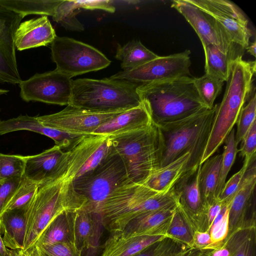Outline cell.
<instances>
[{"mask_svg":"<svg viewBox=\"0 0 256 256\" xmlns=\"http://www.w3.org/2000/svg\"><path fill=\"white\" fill-rule=\"evenodd\" d=\"M230 256H256V227L240 229L226 240Z\"/></svg>","mask_w":256,"mask_h":256,"instance_id":"cell-32","label":"cell"},{"mask_svg":"<svg viewBox=\"0 0 256 256\" xmlns=\"http://www.w3.org/2000/svg\"><path fill=\"white\" fill-rule=\"evenodd\" d=\"M24 156L0 154V181L24 176Z\"/></svg>","mask_w":256,"mask_h":256,"instance_id":"cell-40","label":"cell"},{"mask_svg":"<svg viewBox=\"0 0 256 256\" xmlns=\"http://www.w3.org/2000/svg\"><path fill=\"white\" fill-rule=\"evenodd\" d=\"M194 230L178 204L166 231V236L193 247Z\"/></svg>","mask_w":256,"mask_h":256,"instance_id":"cell-34","label":"cell"},{"mask_svg":"<svg viewBox=\"0 0 256 256\" xmlns=\"http://www.w3.org/2000/svg\"><path fill=\"white\" fill-rule=\"evenodd\" d=\"M80 8L94 10H100L113 13L116 8L114 1L108 0H76Z\"/></svg>","mask_w":256,"mask_h":256,"instance_id":"cell-47","label":"cell"},{"mask_svg":"<svg viewBox=\"0 0 256 256\" xmlns=\"http://www.w3.org/2000/svg\"><path fill=\"white\" fill-rule=\"evenodd\" d=\"M37 248L40 256H82V252L73 244L58 243Z\"/></svg>","mask_w":256,"mask_h":256,"instance_id":"cell-44","label":"cell"},{"mask_svg":"<svg viewBox=\"0 0 256 256\" xmlns=\"http://www.w3.org/2000/svg\"><path fill=\"white\" fill-rule=\"evenodd\" d=\"M176 208L140 214L129 221L121 231L110 234L124 238L137 236H166V231Z\"/></svg>","mask_w":256,"mask_h":256,"instance_id":"cell-20","label":"cell"},{"mask_svg":"<svg viewBox=\"0 0 256 256\" xmlns=\"http://www.w3.org/2000/svg\"><path fill=\"white\" fill-rule=\"evenodd\" d=\"M230 204H222V208L214 220L208 232L212 246L211 249L215 250L223 246L226 238L228 230V212Z\"/></svg>","mask_w":256,"mask_h":256,"instance_id":"cell-38","label":"cell"},{"mask_svg":"<svg viewBox=\"0 0 256 256\" xmlns=\"http://www.w3.org/2000/svg\"><path fill=\"white\" fill-rule=\"evenodd\" d=\"M222 154L212 156L202 164L198 176V187L204 204L208 205L217 198L216 190L219 180Z\"/></svg>","mask_w":256,"mask_h":256,"instance_id":"cell-28","label":"cell"},{"mask_svg":"<svg viewBox=\"0 0 256 256\" xmlns=\"http://www.w3.org/2000/svg\"><path fill=\"white\" fill-rule=\"evenodd\" d=\"M251 160H244L242 166L240 170L231 176L227 182H226L224 187L218 198L222 204H228L231 203Z\"/></svg>","mask_w":256,"mask_h":256,"instance_id":"cell-43","label":"cell"},{"mask_svg":"<svg viewBox=\"0 0 256 256\" xmlns=\"http://www.w3.org/2000/svg\"><path fill=\"white\" fill-rule=\"evenodd\" d=\"M110 137L132 183L143 184L159 168L160 133L158 126L152 122L146 128Z\"/></svg>","mask_w":256,"mask_h":256,"instance_id":"cell-7","label":"cell"},{"mask_svg":"<svg viewBox=\"0 0 256 256\" xmlns=\"http://www.w3.org/2000/svg\"><path fill=\"white\" fill-rule=\"evenodd\" d=\"M56 70L71 78L108 67L111 62L95 48L68 37L56 36L51 43Z\"/></svg>","mask_w":256,"mask_h":256,"instance_id":"cell-9","label":"cell"},{"mask_svg":"<svg viewBox=\"0 0 256 256\" xmlns=\"http://www.w3.org/2000/svg\"><path fill=\"white\" fill-rule=\"evenodd\" d=\"M134 256H196V254L188 245L165 236Z\"/></svg>","mask_w":256,"mask_h":256,"instance_id":"cell-33","label":"cell"},{"mask_svg":"<svg viewBox=\"0 0 256 256\" xmlns=\"http://www.w3.org/2000/svg\"><path fill=\"white\" fill-rule=\"evenodd\" d=\"M190 54L189 50H186L179 53L159 56L136 68L120 71L108 78L141 84L190 77Z\"/></svg>","mask_w":256,"mask_h":256,"instance_id":"cell-11","label":"cell"},{"mask_svg":"<svg viewBox=\"0 0 256 256\" xmlns=\"http://www.w3.org/2000/svg\"><path fill=\"white\" fill-rule=\"evenodd\" d=\"M26 130L46 136L54 140L56 145L70 148L84 135L68 133L44 125L38 116H20L4 120H0V135L17 130Z\"/></svg>","mask_w":256,"mask_h":256,"instance_id":"cell-19","label":"cell"},{"mask_svg":"<svg viewBox=\"0 0 256 256\" xmlns=\"http://www.w3.org/2000/svg\"><path fill=\"white\" fill-rule=\"evenodd\" d=\"M187 152L167 166L154 172L143 184L159 193L168 192L184 172L190 158Z\"/></svg>","mask_w":256,"mask_h":256,"instance_id":"cell-27","label":"cell"},{"mask_svg":"<svg viewBox=\"0 0 256 256\" xmlns=\"http://www.w3.org/2000/svg\"><path fill=\"white\" fill-rule=\"evenodd\" d=\"M140 84L108 78L73 80L69 104L99 112L126 110L142 104L136 90Z\"/></svg>","mask_w":256,"mask_h":256,"instance_id":"cell-6","label":"cell"},{"mask_svg":"<svg viewBox=\"0 0 256 256\" xmlns=\"http://www.w3.org/2000/svg\"><path fill=\"white\" fill-rule=\"evenodd\" d=\"M73 80L56 69L36 74L19 84L20 96L24 101L48 104H69Z\"/></svg>","mask_w":256,"mask_h":256,"instance_id":"cell-12","label":"cell"},{"mask_svg":"<svg viewBox=\"0 0 256 256\" xmlns=\"http://www.w3.org/2000/svg\"><path fill=\"white\" fill-rule=\"evenodd\" d=\"M112 149L110 136L84 135L65 152L58 180L72 183L97 166Z\"/></svg>","mask_w":256,"mask_h":256,"instance_id":"cell-10","label":"cell"},{"mask_svg":"<svg viewBox=\"0 0 256 256\" xmlns=\"http://www.w3.org/2000/svg\"><path fill=\"white\" fill-rule=\"evenodd\" d=\"M165 236H137L122 238L110 234L100 256H134Z\"/></svg>","mask_w":256,"mask_h":256,"instance_id":"cell-25","label":"cell"},{"mask_svg":"<svg viewBox=\"0 0 256 256\" xmlns=\"http://www.w3.org/2000/svg\"><path fill=\"white\" fill-rule=\"evenodd\" d=\"M64 154L55 145L39 154L24 156V178L38 186L58 180Z\"/></svg>","mask_w":256,"mask_h":256,"instance_id":"cell-18","label":"cell"},{"mask_svg":"<svg viewBox=\"0 0 256 256\" xmlns=\"http://www.w3.org/2000/svg\"><path fill=\"white\" fill-rule=\"evenodd\" d=\"M8 256H40L38 248L35 246L26 250L22 248L8 249Z\"/></svg>","mask_w":256,"mask_h":256,"instance_id":"cell-50","label":"cell"},{"mask_svg":"<svg viewBox=\"0 0 256 256\" xmlns=\"http://www.w3.org/2000/svg\"><path fill=\"white\" fill-rule=\"evenodd\" d=\"M38 186L23 176V178L6 206L2 212L10 210L19 209L27 206L35 196Z\"/></svg>","mask_w":256,"mask_h":256,"instance_id":"cell-39","label":"cell"},{"mask_svg":"<svg viewBox=\"0 0 256 256\" xmlns=\"http://www.w3.org/2000/svg\"><path fill=\"white\" fill-rule=\"evenodd\" d=\"M122 112H99L68 104L59 112L38 118L45 126L68 133L87 135L92 134L99 126Z\"/></svg>","mask_w":256,"mask_h":256,"instance_id":"cell-14","label":"cell"},{"mask_svg":"<svg viewBox=\"0 0 256 256\" xmlns=\"http://www.w3.org/2000/svg\"><path fill=\"white\" fill-rule=\"evenodd\" d=\"M240 142V148L238 150L240 156L244 158V160H250L256 156V121L252 124Z\"/></svg>","mask_w":256,"mask_h":256,"instance_id":"cell-45","label":"cell"},{"mask_svg":"<svg viewBox=\"0 0 256 256\" xmlns=\"http://www.w3.org/2000/svg\"><path fill=\"white\" fill-rule=\"evenodd\" d=\"M26 206L7 210L0 214L1 233L6 248L11 250L24 248L26 232Z\"/></svg>","mask_w":256,"mask_h":256,"instance_id":"cell-24","label":"cell"},{"mask_svg":"<svg viewBox=\"0 0 256 256\" xmlns=\"http://www.w3.org/2000/svg\"><path fill=\"white\" fill-rule=\"evenodd\" d=\"M194 82L204 103L208 108H212L222 92L224 82L206 74L200 77L194 78Z\"/></svg>","mask_w":256,"mask_h":256,"instance_id":"cell-37","label":"cell"},{"mask_svg":"<svg viewBox=\"0 0 256 256\" xmlns=\"http://www.w3.org/2000/svg\"><path fill=\"white\" fill-rule=\"evenodd\" d=\"M216 108V104L184 119L157 126L161 142L159 168L187 152L190 156L184 172L202 164Z\"/></svg>","mask_w":256,"mask_h":256,"instance_id":"cell-3","label":"cell"},{"mask_svg":"<svg viewBox=\"0 0 256 256\" xmlns=\"http://www.w3.org/2000/svg\"><path fill=\"white\" fill-rule=\"evenodd\" d=\"M23 177L0 181V214L19 186Z\"/></svg>","mask_w":256,"mask_h":256,"instance_id":"cell-46","label":"cell"},{"mask_svg":"<svg viewBox=\"0 0 256 256\" xmlns=\"http://www.w3.org/2000/svg\"><path fill=\"white\" fill-rule=\"evenodd\" d=\"M77 212L78 210L65 211L56 216L46 228L34 245L39 247L58 243L74 244Z\"/></svg>","mask_w":256,"mask_h":256,"instance_id":"cell-23","label":"cell"},{"mask_svg":"<svg viewBox=\"0 0 256 256\" xmlns=\"http://www.w3.org/2000/svg\"><path fill=\"white\" fill-rule=\"evenodd\" d=\"M256 95L254 92L248 100V104L242 108L236 122L237 129L235 132V140L237 145L240 142L248 130L256 121Z\"/></svg>","mask_w":256,"mask_h":256,"instance_id":"cell-41","label":"cell"},{"mask_svg":"<svg viewBox=\"0 0 256 256\" xmlns=\"http://www.w3.org/2000/svg\"><path fill=\"white\" fill-rule=\"evenodd\" d=\"M202 164L184 172L172 188L177 196L178 206L194 231L204 232H208L206 218L208 206L202 202L198 187Z\"/></svg>","mask_w":256,"mask_h":256,"instance_id":"cell-17","label":"cell"},{"mask_svg":"<svg viewBox=\"0 0 256 256\" xmlns=\"http://www.w3.org/2000/svg\"><path fill=\"white\" fill-rule=\"evenodd\" d=\"M138 40H132L121 46L118 44L116 58L121 62L122 70H131L158 58Z\"/></svg>","mask_w":256,"mask_h":256,"instance_id":"cell-30","label":"cell"},{"mask_svg":"<svg viewBox=\"0 0 256 256\" xmlns=\"http://www.w3.org/2000/svg\"><path fill=\"white\" fill-rule=\"evenodd\" d=\"M205 54V74L222 82H226L230 72L232 62L241 51L224 54L216 46L210 44L203 48Z\"/></svg>","mask_w":256,"mask_h":256,"instance_id":"cell-29","label":"cell"},{"mask_svg":"<svg viewBox=\"0 0 256 256\" xmlns=\"http://www.w3.org/2000/svg\"><path fill=\"white\" fill-rule=\"evenodd\" d=\"M211 256H230V252L225 245L213 250Z\"/></svg>","mask_w":256,"mask_h":256,"instance_id":"cell-51","label":"cell"},{"mask_svg":"<svg viewBox=\"0 0 256 256\" xmlns=\"http://www.w3.org/2000/svg\"><path fill=\"white\" fill-rule=\"evenodd\" d=\"M242 55L232 62L222 102L216 104L212 124L202 158L212 156L224 142L236 123L240 112L252 92L256 61H246Z\"/></svg>","mask_w":256,"mask_h":256,"instance_id":"cell-2","label":"cell"},{"mask_svg":"<svg viewBox=\"0 0 256 256\" xmlns=\"http://www.w3.org/2000/svg\"><path fill=\"white\" fill-rule=\"evenodd\" d=\"M151 124L149 114L142 104L119 114L99 126L92 134L114 136L144 128Z\"/></svg>","mask_w":256,"mask_h":256,"instance_id":"cell-22","label":"cell"},{"mask_svg":"<svg viewBox=\"0 0 256 256\" xmlns=\"http://www.w3.org/2000/svg\"><path fill=\"white\" fill-rule=\"evenodd\" d=\"M222 204L217 198L208 205L206 218L208 226V232L214 220L220 212Z\"/></svg>","mask_w":256,"mask_h":256,"instance_id":"cell-49","label":"cell"},{"mask_svg":"<svg viewBox=\"0 0 256 256\" xmlns=\"http://www.w3.org/2000/svg\"><path fill=\"white\" fill-rule=\"evenodd\" d=\"M22 80L17 64L13 62L0 44V83L19 84Z\"/></svg>","mask_w":256,"mask_h":256,"instance_id":"cell-42","label":"cell"},{"mask_svg":"<svg viewBox=\"0 0 256 256\" xmlns=\"http://www.w3.org/2000/svg\"><path fill=\"white\" fill-rule=\"evenodd\" d=\"M212 244V241L208 232H194L193 247L200 250L211 249Z\"/></svg>","mask_w":256,"mask_h":256,"instance_id":"cell-48","label":"cell"},{"mask_svg":"<svg viewBox=\"0 0 256 256\" xmlns=\"http://www.w3.org/2000/svg\"><path fill=\"white\" fill-rule=\"evenodd\" d=\"M256 42L254 40V42L250 44L246 48V50L247 52L249 53L250 54L252 55L254 57L256 56Z\"/></svg>","mask_w":256,"mask_h":256,"instance_id":"cell-53","label":"cell"},{"mask_svg":"<svg viewBox=\"0 0 256 256\" xmlns=\"http://www.w3.org/2000/svg\"><path fill=\"white\" fill-rule=\"evenodd\" d=\"M8 90L0 88V96L7 94Z\"/></svg>","mask_w":256,"mask_h":256,"instance_id":"cell-54","label":"cell"},{"mask_svg":"<svg viewBox=\"0 0 256 256\" xmlns=\"http://www.w3.org/2000/svg\"><path fill=\"white\" fill-rule=\"evenodd\" d=\"M62 0H0V6L20 14L24 18L32 14L52 16Z\"/></svg>","mask_w":256,"mask_h":256,"instance_id":"cell-31","label":"cell"},{"mask_svg":"<svg viewBox=\"0 0 256 256\" xmlns=\"http://www.w3.org/2000/svg\"><path fill=\"white\" fill-rule=\"evenodd\" d=\"M86 201L74 190L71 183L56 180L38 186L26 212L24 250L34 245L48 225L64 212L78 210Z\"/></svg>","mask_w":256,"mask_h":256,"instance_id":"cell-5","label":"cell"},{"mask_svg":"<svg viewBox=\"0 0 256 256\" xmlns=\"http://www.w3.org/2000/svg\"><path fill=\"white\" fill-rule=\"evenodd\" d=\"M99 214L85 208L77 212L75 224L74 245L80 252L98 246L100 237L98 226L102 222Z\"/></svg>","mask_w":256,"mask_h":256,"instance_id":"cell-26","label":"cell"},{"mask_svg":"<svg viewBox=\"0 0 256 256\" xmlns=\"http://www.w3.org/2000/svg\"><path fill=\"white\" fill-rule=\"evenodd\" d=\"M168 193L160 194L144 184H130L114 190L92 212L100 214L102 226L110 233L121 231L136 216L169 208Z\"/></svg>","mask_w":256,"mask_h":256,"instance_id":"cell-4","label":"cell"},{"mask_svg":"<svg viewBox=\"0 0 256 256\" xmlns=\"http://www.w3.org/2000/svg\"><path fill=\"white\" fill-rule=\"evenodd\" d=\"M236 130L233 128L229 133L224 142V152L220 165V174L218 186L216 190V197L218 198L222 192L227 176L232 167L238 152V145L235 140Z\"/></svg>","mask_w":256,"mask_h":256,"instance_id":"cell-36","label":"cell"},{"mask_svg":"<svg viewBox=\"0 0 256 256\" xmlns=\"http://www.w3.org/2000/svg\"><path fill=\"white\" fill-rule=\"evenodd\" d=\"M256 184L254 156L251 160L230 203L228 212V230L226 240L240 229L256 227Z\"/></svg>","mask_w":256,"mask_h":256,"instance_id":"cell-16","label":"cell"},{"mask_svg":"<svg viewBox=\"0 0 256 256\" xmlns=\"http://www.w3.org/2000/svg\"><path fill=\"white\" fill-rule=\"evenodd\" d=\"M56 36L48 16H42L19 24L14 34V46L20 51L46 46L51 44Z\"/></svg>","mask_w":256,"mask_h":256,"instance_id":"cell-21","label":"cell"},{"mask_svg":"<svg viewBox=\"0 0 256 256\" xmlns=\"http://www.w3.org/2000/svg\"><path fill=\"white\" fill-rule=\"evenodd\" d=\"M212 17L233 44L243 50L252 36L248 20L240 8L228 0H188Z\"/></svg>","mask_w":256,"mask_h":256,"instance_id":"cell-13","label":"cell"},{"mask_svg":"<svg viewBox=\"0 0 256 256\" xmlns=\"http://www.w3.org/2000/svg\"><path fill=\"white\" fill-rule=\"evenodd\" d=\"M0 256H8V249L6 246L4 244L2 237V233L0 226Z\"/></svg>","mask_w":256,"mask_h":256,"instance_id":"cell-52","label":"cell"},{"mask_svg":"<svg viewBox=\"0 0 256 256\" xmlns=\"http://www.w3.org/2000/svg\"><path fill=\"white\" fill-rule=\"evenodd\" d=\"M171 7L178 12L198 34L203 48L212 44L224 54L243 50L230 42L219 24L188 0H172Z\"/></svg>","mask_w":256,"mask_h":256,"instance_id":"cell-15","label":"cell"},{"mask_svg":"<svg viewBox=\"0 0 256 256\" xmlns=\"http://www.w3.org/2000/svg\"><path fill=\"white\" fill-rule=\"evenodd\" d=\"M132 183L123 160L113 148L97 166L71 184L86 201L84 208L94 212L114 190Z\"/></svg>","mask_w":256,"mask_h":256,"instance_id":"cell-8","label":"cell"},{"mask_svg":"<svg viewBox=\"0 0 256 256\" xmlns=\"http://www.w3.org/2000/svg\"><path fill=\"white\" fill-rule=\"evenodd\" d=\"M80 12L81 10L76 4V0H62L57 6L52 17L54 21L66 29L82 32L84 30V27L76 18Z\"/></svg>","mask_w":256,"mask_h":256,"instance_id":"cell-35","label":"cell"},{"mask_svg":"<svg viewBox=\"0 0 256 256\" xmlns=\"http://www.w3.org/2000/svg\"><path fill=\"white\" fill-rule=\"evenodd\" d=\"M136 90L152 123L156 126L209 109L200 98L192 76L141 84Z\"/></svg>","mask_w":256,"mask_h":256,"instance_id":"cell-1","label":"cell"}]
</instances>
